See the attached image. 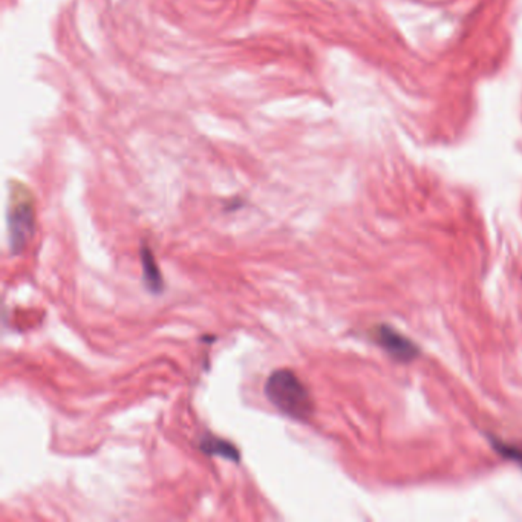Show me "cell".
I'll use <instances>...</instances> for the list:
<instances>
[{
  "instance_id": "5b68a950",
  "label": "cell",
  "mask_w": 522,
  "mask_h": 522,
  "mask_svg": "<svg viewBox=\"0 0 522 522\" xmlns=\"http://www.w3.org/2000/svg\"><path fill=\"white\" fill-rule=\"evenodd\" d=\"M141 269H143V280H145L146 288L154 293V295H160L164 284H163V276H161L160 269L156 265L155 258L152 250L147 245H143L141 249Z\"/></svg>"
},
{
  "instance_id": "6da1fadb",
  "label": "cell",
  "mask_w": 522,
  "mask_h": 522,
  "mask_svg": "<svg viewBox=\"0 0 522 522\" xmlns=\"http://www.w3.org/2000/svg\"><path fill=\"white\" fill-rule=\"evenodd\" d=\"M264 393L270 403L280 414L290 419L306 421L314 412V402L310 391L297 377V374L290 369H278L270 374L265 382Z\"/></svg>"
},
{
  "instance_id": "8992f818",
  "label": "cell",
  "mask_w": 522,
  "mask_h": 522,
  "mask_svg": "<svg viewBox=\"0 0 522 522\" xmlns=\"http://www.w3.org/2000/svg\"><path fill=\"white\" fill-rule=\"evenodd\" d=\"M493 446L498 452H501L502 456L515 461L522 467V445H510V443H502L500 439H495Z\"/></svg>"
},
{
  "instance_id": "3957f363",
  "label": "cell",
  "mask_w": 522,
  "mask_h": 522,
  "mask_svg": "<svg viewBox=\"0 0 522 522\" xmlns=\"http://www.w3.org/2000/svg\"><path fill=\"white\" fill-rule=\"evenodd\" d=\"M374 341L393 356L398 362H412L415 357H419V348L415 347L408 337L393 330L391 326H378L374 332Z\"/></svg>"
},
{
  "instance_id": "277c9868",
  "label": "cell",
  "mask_w": 522,
  "mask_h": 522,
  "mask_svg": "<svg viewBox=\"0 0 522 522\" xmlns=\"http://www.w3.org/2000/svg\"><path fill=\"white\" fill-rule=\"evenodd\" d=\"M199 450L208 456H223L226 460L239 463L241 454L238 447L230 443L228 439L219 438L217 435H204L199 439Z\"/></svg>"
},
{
  "instance_id": "7a4b0ae2",
  "label": "cell",
  "mask_w": 522,
  "mask_h": 522,
  "mask_svg": "<svg viewBox=\"0 0 522 522\" xmlns=\"http://www.w3.org/2000/svg\"><path fill=\"white\" fill-rule=\"evenodd\" d=\"M36 226L34 204L26 187L17 184L11 191L10 212H8V228H10L11 253L19 254L25 249L31 239Z\"/></svg>"
}]
</instances>
